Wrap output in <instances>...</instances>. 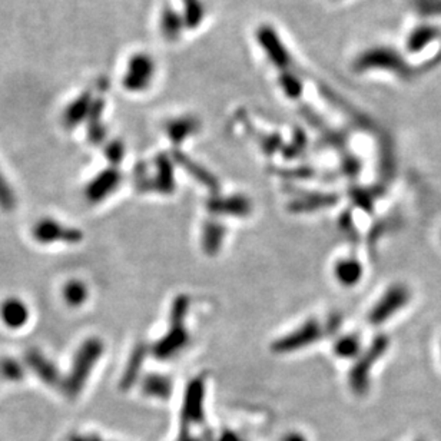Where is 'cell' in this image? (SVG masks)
Returning <instances> with one entry per match:
<instances>
[{"instance_id":"6da1fadb","label":"cell","mask_w":441,"mask_h":441,"mask_svg":"<svg viewBox=\"0 0 441 441\" xmlns=\"http://www.w3.org/2000/svg\"><path fill=\"white\" fill-rule=\"evenodd\" d=\"M103 354L102 340L92 337L81 344L78 348L71 370L62 381V388L68 397H76L85 387L93 367Z\"/></svg>"},{"instance_id":"7a4b0ae2","label":"cell","mask_w":441,"mask_h":441,"mask_svg":"<svg viewBox=\"0 0 441 441\" xmlns=\"http://www.w3.org/2000/svg\"><path fill=\"white\" fill-rule=\"evenodd\" d=\"M158 66L148 52L132 53L125 65L122 75V86L129 93H145L155 82Z\"/></svg>"},{"instance_id":"3957f363","label":"cell","mask_w":441,"mask_h":441,"mask_svg":"<svg viewBox=\"0 0 441 441\" xmlns=\"http://www.w3.org/2000/svg\"><path fill=\"white\" fill-rule=\"evenodd\" d=\"M256 42L268 61L281 72L291 71L292 59L279 33L271 25H261L256 29Z\"/></svg>"},{"instance_id":"277c9868","label":"cell","mask_w":441,"mask_h":441,"mask_svg":"<svg viewBox=\"0 0 441 441\" xmlns=\"http://www.w3.org/2000/svg\"><path fill=\"white\" fill-rule=\"evenodd\" d=\"M32 237L36 242L48 245L55 242L78 244L83 239L82 231L68 227L53 218H42L32 228Z\"/></svg>"},{"instance_id":"5b68a950","label":"cell","mask_w":441,"mask_h":441,"mask_svg":"<svg viewBox=\"0 0 441 441\" xmlns=\"http://www.w3.org/2000/svg\"><path fill=\"white\" fill-rule=\"evenodd\" d=\"M321 334H323V328L320 327V324L314 320H310L304 326L297 328L296 331H292L291 334L276 340L272 346V350L279 354L299 351L316 343L321 337Z\"/></svg>"},{"instance_id":"8992f818","label":"cell","mask_w":441,"mask_h":441,"mask_svg":"<svg viewBox=\"0 0 441 441\" xmlns=\"http://www.w3.org/2000/svg\"><path fill=\"white\" fill-rule=\"evenodd\" d=\"M122 181V175L116 168H108L99 172L85 188V197L90 204H98L106 199L116 191Z\"/></svg>"},{"instance_id":"52a82bcc","label":"cell","mask_w":441,"mask_h":441,"mask_svg":"<svg viewBox=\"0 0 441 441\" xmlns=\"http://www.w3.org/2000/svg\"><path fill=\"white\" fill-rule=\"evenodd\" d=\"M25 363L31 371L38 375L46 385H62L61 374L56 365L38 348H31L25 354Z\"/></svg>"},{"instance_id":"ba28073f","label":"cell","mask_w":441,"mask_h":441,"mask_svg":"<svg viewBox=\"0 0 441 441\" xmlns=\"http://www.w3.org/2000/svg\"><path fill=\"white\" fill-rule=\"evenodd\" d=\"M158 29L164 41L170 43H175L181 41L182 35L187 32L181 11L171 5L164 6L160 12Z\"/></svg>"},{"instance_id":"9c48e42d","label":"cell","mask_w":441,"mask_h":441,"mask_svg":"<svg viewBox=\"0 0 441 441\" xmlns=\"http://www.w3.org/2000/svg\"><path fill=\"white\" fill-rule=\"evenodd\" d=\"M188 331L184 326H171V330L152 347V354L160 360H168L178 354L188 344Z\"/></svg>"},{"instance_id":"30bf717a","label":"cell","mask_w":441,"mask_h":441,"mask_svg":"<svg viewBox=\"0 0 441 441\" xmlns=\"http://www.w3.org/2000/svg\"><path fill=\"white\" fill-rule=\"evenodd\" d=\"M29 307L18 297H9L0 304V320L11 330H21L29 321Z\"/></svg>"},{"instance_id":"8fae6325","label":"cell","mask_w":441,"mask_h":441,"mask_svg":"<svg viewBox=\"0 0 441 441\" xmlns=\"http://www.w3.org/2000/svg\"><path fill=\"white\" fill-rule=\"evenodd\" d=\"M95 98L92 96L90 92H82L81 95H78L72 102L68 103V106L63 110L62 115V120L63 125L68 129H73L76 126H79L81 123L86 122L92 105H93Z\"/></svg>"},{"instance_id":"7c38bea8","label":"cell","mask_w":441,"mask_h":441,"mask_svg":"<svg viewBox=\"0 0 441 441\" xmlns=\"http://www.w3.org/2000/svg\"><path fill=\"white\" fill-rule=\"evenodd\" d=\"M199 120L191 115L177 116L165 123V130L168 138L174 145H181L185 139L191 138L199 130Z\"/></svg>"},{"instance_id":"4fadbf2b","label":"cell","mask_w":441,"mask_h":441,"mask_svg":"<svg viewBox=\"0 0 441 441\" xmlns=\"http://www.w3.org/2000/svg\"><path fill=\"white\" fill-rule=\"evenodd\" d=\"M208 209L214 214L244 217L251 212V204L244 197H228V198H212L208 202Z\"/></svg>"},{"instance_id":"5bb4252c","label":"cell","mask_w":441,"mask_h":441,"mask_svg":"<svg viewBox=\"0 0 441 441\" xmlns=\"http://www.w3.org/2000/svg\"><path fill=\"white\" fill-rule=\"evenodd\" d=\"M181 15L187 31H197L207 18L204 0H181Z\"/></svg>"},{"instance_id":"9a60e30c","label":"cell","mask_w":441,"mask_h":441,"mask_svg":"<svg viewBox=\"0 0 441 441\" xmlns=\"http://www.w3.org/2000/svg\"><path fill=\"white\" fill-rule=\"evenodd\" d=\"M145 187H150V190H157L164 194H170L174 191L175 188L174 170L172 164L165 157H160L157 160V177L151 180Z\"/></svg>"},{"instance_id":"2e32d148","label":"cell","mask_w":441,"mask_h":441,"mask_svg":"<svg viewBox=\"0 0 441 441\" xmlns=\"http://www.w3.org/2000/svg\"><path fill=\"white\" fill-rule=\"evenodd\" d=\"M103 109H105L103 100L102 99H95L93 105H92V109H90V113H89V116L86 119V123H88V138L95 145L102 143L105 140V136H106V130H105V126L102 123Z\"/></svg>"},{"instance_id":"e0dca14e","label":"cell","mask_w":441,"mask_h":441,"mask_svg":"<svg viewBox=\"0 0 441 441\" xmlns=\"http://www.w3.org/2000/svg\"><path fill=\"white\" fill-rule=\"evenodd\" d=\"M336 202V198L333 195L326 194H308L306 197H300L294 199L289 204V209L292 212H313L320 208L330 207Z\"/></svg>"},{"instance_id":"ac0fdd59","label":"cell","mask_w":441,"mask_h":441,"mask_svg":"<svg viewBox=\"0 0 441 441\" xmlns=\"http://www.w3.org/2000/svg\"><path fill=\"white\" fill-rule=\"evenodd\" d=\"M225 238V227L215 221H208L202 229V247L207 254H217Z\"/></svg>"},{"instance_id":"d6986e66","label":"cell","mask_w":441,"mask_h":441,"mask_svg":"<svg viewBox=\"0 0 441 441\" xmlns=\"http://www.w3.org/2000/svg\"><path fill=\"white\" fill-rule=\"evenodd\" d=\"M89 297L88 285L81 279H71L63 286V300L65 303L72 307L78 308L86 303Z\"/></svg>"},{"instance_id":"ffe728a7","label":"cell","mask_w":441,"mask_h":441,"mask_svg":"<svg viewBox=\"0 0 441 441\" xmlns=\"http://www.w3.org/2000/svg\"><path fill=\"white\" fill-rule=\"evenodd\" d=\"M177 161L181 164V167L188 171L197 181H199V184H202L204 187H207V190H209L212 194L218 192V182L217 180L204 168H201L199 165H197L195 162H192L190 158L182 157V155H177L175 157Z\"/></svg>"},{"instance_id":"44dd1931","label":"cell","mask_w":441,"mask_h":441,"mask_svg":"<svg viewBox=\"0 0 441 441\" xmlns=\"http://www.w3.org/2000/svg\"><path fill=\"white\" fill-rule=\"evenodd\" d=\"M363 266L356 259H343L336 265V276L344 285H354L360 281Z\"/></svg>"},{"instance_id":"7402d4cb","label":"cell","mask_w":441,"mask_h":441,"mask_svg":"<svg viewBox=\"0 0 441 441\" xmlns=\"http://www.w3.org/2000/svg\"><path fill=\"white\" fill-rule=\"evenodd\" d=\"M145 356H146V347L143 344L135 347V350L132 351V354L129 357V361H128L126 367H125V373H123V377H122V385L123 387H128V385L133 384L135 378L138 377L139 370L142 368Z\"/></svg>"},{"instance_id":"603a6c76","label":"cell","mask_w":441,"mask_h":441,"mask_svg":"<svg viewBox=\"0 0 441 441\" xmlns=\"http://www.w3.org/2000/svg\"><path fill=\"white\" fill-rule=\"evenodd\" d=\"M279 86L284 90V93L291 98V99H297L303 95V81L294 73L292 71H285L281 72L279 78H278Z\"/></svg>"},{"instance_id":"cb8c5ba5","label":"cell","mask_w":441,"mask_h":441,"mask_svg":"<svg viewBox=\"0 0 441 441\" xmlns=\"http://www.w3.org/2000/svg\"><path fill=\"white\" fill-rule=\"evenodd\" d=\"M143 390L151 395L165 397L171 391V383L162 375H148L143 381Z\"/></svg>"},{"instance_id":"d4e9b609","label":"cell","mask_w":441,"mask_h":441,"mask_svg":"<svg viewBox=\"0 0 441 441\" xmlns=\"http://www.w3.org/2000/svg\"><path fill=\"white\" fill-rule=\"evenodd\" d=\"M0 375L8 381H19L25 375L24 365L15 358H2L0 360Z\"/></svg>"},{"instance_id":"484cf974","label":"cell","mask_w":441,"mask_h":441,"mask_svg":"<svg viewBox=\"0 0 441 441\" xmlns=\"http://www.w3.org/2000/svg\"><path fill=\"white\" fill-rule=\"evenodd\" d=\"M0 208L6 212H11L16 208V194L2 171H0Z\"/></svg>"},{"instance_id":"4316f807","label":"cell","mask_w":441,"mask_h":441,"mask_svg":"<svg viewBox=\"0 0 441 441\" xmlns=\"http://www.w3.org/2000/svg\"><path fill=\"white\" fill-rule=\"evenodd\" d=\"M188 308H190V299L185 296H180L172 304L171 326H184Z\"/></svg>"},{"instance_id":"83f0119b","label":"cell","mask_w":441,"mask_h":441,"mask_svg":"<svg viewBox=\"0 0 441 441\" xmlns=\"http://www.w3.org/2000/svg\"><path fill=\"white\" fill-rule=\"evenodd\" d=\"M334 348H336V353L341 357H353L358 351L360 343L354 337H346L340 340Z\"/></svg>"},{"instance_id":"f1b7e54d","label":"cell","mask_w":441,"mask_h":441,"mask_svg":"<svg viewBox=\"0 0 441 441\" xmlns=\"http://www.w3.org/2000/svg\"><path fill=\"white\" fill-rule=\"evenodd\" d=\"M123 155H125V148H123L122 142H119V140H112V142H109V143L105 146V157H106V160H108L112 165L119 164V162L122 161Z\"/></svg>"}]
</instances>
